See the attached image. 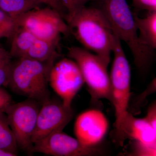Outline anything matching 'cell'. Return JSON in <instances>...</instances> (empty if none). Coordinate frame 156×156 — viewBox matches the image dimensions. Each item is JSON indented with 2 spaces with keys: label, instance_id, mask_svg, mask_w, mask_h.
<instances>
[{
  "label": "cell",
  "instance_id": "4316f807",
  "mask_svg": "<svg viewBox=\"0 0 156 156\" xmlns=\"http://www.w3.org/2000/svg\"><path fill=\"white\" fill-rule=\"evenodd\" d=\"M0 156H14L12 154L9 153L5 151L0 150Z\"/></svg>",
  "mask_w": 156,
  "mask_h": 156
},
{
  "label": "cell",
  "instance_id": "277c9868",
  "mask_svg": "<svg viewBox=\"0 0 156 156\" xmlns=\"http://www.w3.org/2000/svg\"><path fill=\"white\" fill-rule=\"evenodd\" d=\"M112 52L114 53L113 62L110 76L111 102L115 114V134L119 131L125 116L128 112L130 97L131 69L121 41L115 34Z\"/></svg>",
  "mask_w": 156,
  "mask_h": 156
},
{
  "label": "cell",
  "instance_id": "30bf717a",
  "mask_svg": "<svg viewBox=\"0 0 156 156\" xmlns=\"http://www.w3.org/2000/svg\"><path fill=\"white\" fill-rule=\"evenodd\" d=\"M73 116L71 108L65 106L62 101L50 99L42 105L32 136L33 144L54 132L62 131Z\"/></svg>",
  "mask_w": 156,
  "mask_h": 156
},
{
  "label": "cell",
  "instance_id": "ba28073f",
  "mask_svg": "<svg viewBox=\"0 0 156 156\" xmlns=\"http://www.w3.org/2000/svg\"><path fill=\"white\" fill-rule=\"evenodd\" d=\"M49 82L61 98L63 105L71 108L73 99L83 85L84 81L75 62L65 58L53 65L50 71Z\"/></svg>",
  "mask_w": 156,
  "mask_h": 156
},
{
  "label": "cell",
  "instance_id": "d4e9b609",
  "mask_svg": "<svg viewBox=\"0 0 156 156\" xmlns=\"http://www.w3.org/2000/svg\"><path fill=\"white\" fill-rule=\"evenodd\" d=\"M12 103V98L10 94L5 90L0 87V109L4 110Z\"/></svg>",
  "mask_w": 156,
  "mask_h": 156
},
{
  "label": "cell",
  "instance_id": "cb8c5ba5",
  "mask_svg": "<svg viewBox=\"0 0 156 156\" xmlns=\"http://www.w3.org/2000/svg\"><path fill=\"white\" fill-rule=\"evenodd\" d=\"M146 120L156 131V105L153 102L148 108L147 114L145 118Z\"/></svg>",
  "mask_w": 156,
  "mask_h": 156
},
{
  "label": "cell",
  "instance_id": "3957f363",
  "mask_svg": "<svg viewBox=\"0 0 156 156\" xmlns=\"http://www.w3.org/2000/svg\"><path fill=\"white\" fill-rule=\"evenodd\" d=\"M54 61L43 62L29 58H18L12 62L7 87L42 105L50 99L48 86Z\"/></svg>",
  "mask_w": 156,
  "mask_h": 156
},
{
  "label": "cell",
  "instance_id": "7a4b0ae2",
  "mask_svg": "<svg viewBox=\"0 0 156 156\" xmlns=\"http://www.w3.org/2000/svg\"><path fill=\"white\" fill-rule=\"evenodd\" d=\"M100 9L108 19L115 34L128 45L137 69L141 72L147 69L153 58L154 50L139 37L134 14L126 0H102Z\"/></svg>",
  "mask_w": 156,
  "mask_h": 156
},
{
  "label": "cell",
  "instance_id": "d6986e66",
  "mask_svg": "<svg viewBox=\"0 0 156 156\" xmlns=\"http://www.w3.org/2000/svg\"><path fill=\"white\" fill-rule=\"evenodd\" d=\"M63 8L66 11L67 16L65 20L66 22L70 19L85 5L92 0H59Z\"/></svg>",
  "mask_w": 156,
  "mask_h": 156
},
{
  "label": "cell",
  "instance_id": "7c38bea8",
  "mask_svg": "<svg viewBox=\"0 0 156 156\" xmlns=\"http://www.w3.org/2000/svg\"><path fill=\"white\" fill-rule=\"evenodd\" d=\"M115 137L119 146H122L125 140L129 139L156 148V130L144 118H136L128 111Z\"/></svg>",
  "mask_w": 156,
  "mask_h": 156
},
{
  "label": "cell",
  "instance_id": "5bb4252c",
  "mask_svg": "<svg viewBox=\"0 0 156 156\" xmlns=\"http://www.w3.org/2000/svg\"><path fill=\"white\" fill-rule=\"evenodd\" d=\"M58 43L36 38L24 58L43 62L55 60L58 56L55 51Z\"/></svg>",
  "mask_w": 156,
  "mask_h": 156
},
{
  "label": "cell",
  "instance_id": "6da1fadb",
  "mask_svg": "<svg viewBox=\"0 0 156 156\" xmlns=\"http://www.w3.org/2000/svg\"><path fill=\"white\" fill-rule=\"evenodd\" d=\"M66 23L80 43L108 65L115 34L101 9L84 6Z\"/></svg>",
  "mask_w": 156,
  "mask_h": 156
},
{
  "label": "cell",
  "instance_id": "5b68a950",
  "mask_svg": "<svg viewBox=\"0 0 156 156\" xmlns=\"http://www.w3.org/2000/svg\"><path fill=\"white\" fill-rule=\"evenodd\" d=\"M68 55L79 66L92 99H105L111 102L108 65L96 54L79 47L69 48Z\"/></svg>",
  "mask_w": 156,
  "mask_h": 156
},
{
  "label": "cell",
  "instance_id": "ffe728a7",
  "mask_svg": "<svg viewBox=\"0 0 156 156\" xmlns=\"http://www.w3.org/2000/svg\"><path fill=\"white\" fill-rule=\"evenodd\" d=\"M130 156H155L156 148L152 147L142 143L133 140Z\"/></svg>",
  "mask_w": 156,
  "mask_h": 156
},
{
  "label": "cell",
  "instance_id": "ac0fdd59",
  "mask_svg": "<svg viewBox=\"0 0 156 156\" xmlns=\"http://www.w3.org/2000/svg\"><path fill=\"white\" fill-rule=\"evenodd\" d=\"M18 28L15 20L0 9V39H11Z\"/></svg>",
  "mask_w": 156,
  "mask_h": 156
},
{
  "label": "cell",
  "instance_id": "8992f818",
  "mask_svg": "<svg viewBox=\"0 0 156 156\" xmlns=\"http://www.w3.org/2000/svg\"><path fill=\"white\" fill-rule=\"evenodd\" d=\"M58 12L50 8L33 9L15 20L17 27L31 33L37 39L58 43L61 34L71 32Z\"/></svg>",
  "mask_w": 156,
  "mask_h": 156
},
{
  "label": "cell",
  "instance_id": "44dd1931",
  "mask_svg": "<svg viewBox=\"0 0 156 156\" xmlns=\"http://www.w3.org/2000/svg\"><path fill=\"white\" fill-rule=\"evenodd\" d=\"M30 1L38 3L40 5L45 4L47 5L48 7L58 12L61 15L62 17H63V19L65 20L67 16V13L59 0H30Z\"/></svg>",
  "mask_w": 156,
  "mask_h": 156
},
{
  "label": "cell",
  "instance_id": "52a82bcc",
  "mask_svg": "<svg viewBox=\"0 0 156 156\" xmlns=\"http://www.w3.org/2000/svg\"><path fill=\"white\" fill-rule=\"evenodd\" d=\"M36 101L27 100L11 103L4 111L14 134L18 148L31 154L32 136L35 128L40 107Z\"/></svg>",
  "mask_w": 156,
  "mask_h": 156
},
{
  "label": "cell",
  "instance_id": "9c48e42d",
  "mask_svg": "<svg viewBox=\"0 0 156 156\" xmlns=\"http://www.w3.org/2000/svg\"><path fill=\"white\" fill-rule=\"evenodd\" d=\"M40 153L53 156H92L102 154L96 146L84 145L76 138L58 131L34 143L31 154Z\"/></svg>",
  "mask_w": 156,
  "mask_h": 156
},
{
  "label": "cell",
  "instance_id": "8fae6325",
  "mask_svg": "<svg viewBox=\"0 0 156 156\" xmlns=\"http://www.w3.org/2000/svg\"><path fill=\"white\" fill-rule=\"evenodd\" d=\"M108 126V122L103 113L97 110H89L77 118L75 134L84 145L96 146L103 139Z\"/></svg>",
  "mask_w": 156,
  "mask_h": 156
},
{
  "label": "cell",
  "instance_id": "9a60e30c",
  "mask_svg": "<svg viewBox=\"0 0 156 156\" xmlns=\"http://www.w3.org/2000/svg\"><path fill=\"white\" fill-rule=\"evenodd\" d=\"M36 38L29 31L18 27L11 38L9 51L12 58H24Z\"/></svg>",
  "mask_w": 156,
  "mask_h": 156
},
{
  "label": "cell",
  "instance_id": "484cf974",
  "mask_svg": "<svg viewBox=\"0 0 156 156\" xmlns=\"http://www.w3.org/2000/svg\"><path fill=\"white\" fill-rule=\"evenodd\" d=\"M11 58L9 51L0 46V65L11 61Z\"/></svg>",
  "mask_w": 156,
  "mask_h": 156
},
{
  "label": "cell",
  "instance_id": "4fadbf2b",
  "mask_svg": "<svg viewBox=\"0 0 156 156\" xmlns=\"http://www.w3.org/2000/svg\"><path fill=\"white\" fill-rule=\"evenodd\" d=\"M134 14L139 36L142 41L153 50L156 49V11L148 12L146 17L141 18Z\"/></svg>",
  "mask_w": 156,
  "mask_h": 156
},
{
  "label": "cell",
  "instance_id": "2e32d148",
  "mask_svg": "<svg viewBox=\"0 0 156 156\" xmlns=\"http://www.w3.org/2000/svg\"><path fill=\"white\" fill-rule=\"evenodd\" d=\"M18 149L7 115L3 110L0 109V150L16 156Z\"/></svg>",
  "mask_w": 156,
  "mask_h": 156
},
{
  "label": "cell",
  "instance_id": "7402d4cb",
  "mask_svg": "<svg viewBox=\"0 0 156 156\" xmlns=\"http://www.w3.org/2000/svg\"><path fill=\"white\" fill-rule=\"evenodd\" d=\"M132 2L133 5L140 10L156 11V0H132Z\"/></svg>",
  "mask_w": 156,
  "mask_h": 156
},
{
  "label": "cell",
  "instance_id": "603a6c76",
  "mask_svg": "<svg viewBox=\"0 0 156 156\" xmlns=\"http://www.w3.org/2000/svg\"><path fill=\"white\" fill-rule=\"evenodd\" d=\"M12 63L11 61L0 65V87L2 86L7 87Z\"/></svg>",
  "mask_w": 156,
  "mask_h": 156
},
{
  "label": "cell",
  "instance_id": "e0dca14e",
  "mask_svg": "<svg viewBox=\"0 0 156 156\" xmlns=\"http://www.w3.org/2000/svg\"><path fill=\"white\" fill-rule=\"evenodd\" d=\"M40 5L30 0H0V9L14 20Z\"/></svg>",
  "mask_w": 156,
  "mask_h": 156
}]
</instances>
